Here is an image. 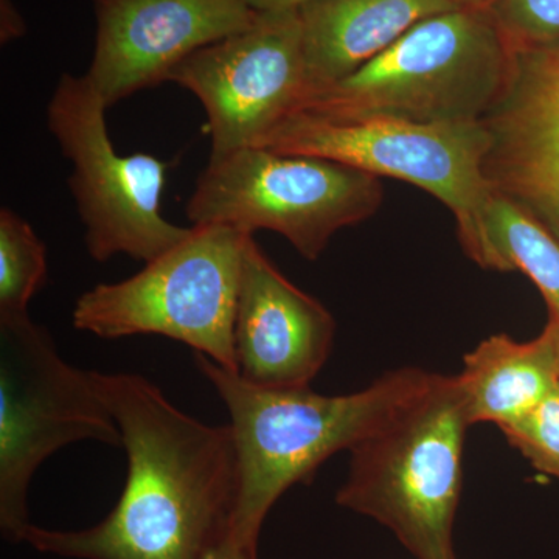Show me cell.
<instances>
[{"instance_id": "6da1fadb", "label": "cell", "mask_w": 559, "mask_h": 559, "mask_svg": "<svg viewBox=\"0 0 559 559\" xmlns=\"http://www.w3.org/2000/svg\"><path fill=\"white\" fill-rule=\"evenodd\" d=\"M116 419L128 473L117 506L79 532L31 525L22 543L73 559H202L226 538L238 496L229 425L178 409L135 373L91 371Z\"/></svg>"}, {"instance_id": "7a4b0ae2", "label": "cell", "mask_w": 559, "mask_h": 559, "mask_svg": "<svg viewBox=\"0 0 559 559\" xmlns=\"http://www.w3.org/2000/svg\"><path fill=\"white\" fill-rule=\"evenodd\" d=\"M194 364L226 404L238 459V496L227 538L257 554L261 527L275 502L308 481L326 460L352 451L418 400L437 373L390 371L347 395H320L310 385L250 384L194 353Z\"/></svg>"}, {"instance_id": "3957f363", "label": "cell", "mask_w": 559, "mask_h": 559, "mask_svg": "<svg viewBox=\"0 0 559 559\" xmlns=\"http://www.w3.org/2000/svg\"><path fill=\"white\" fill-rule=\"evenodd\" d=\"M513 49L484 7L419 22L347 79L311 92L297 112L331 123H479L509 80Z\"/></svg>"}, {"instance_id": "277c9868", "label": "cell", "mask_w": 559, "mask_h": 559, "mask_svg": "<svg viewBox=\"0 0 559 559\" xmlns=\"http://www.w3.org/2000/svg\"><path fill=\"white\" fill-rule=\"evenodd\" d=\"M471 428L457 374L436 381L349 451L344 509L388 527L415 559H457L454 522Z\"/></svg>"}, {"instance_id": "5b68a950", "label": "cell", "mask_w": 559, "mask_h": 559, "mask_svg": "<svg viewBox=\"0 0 559 559\" xmlns=\"http://www.w3.org/2000/svg\"><path fill=\"white\" fill-rule=\"evenodd\" d=\"M250 235L226 224L191 226L138 274L81 294L73 326L100 340L168 337L237 371L235 318Z\"/></svg>"}, {"instance_id": "8992f818", "label": "cell", "mask_w": 559, "mask_h": 559, "mask_svg": "<svg viewBox=\"0 0 559 559\" xmlns=\"http://www.w3.org/2000/svg\"><path fill=\"white\" fill-rule=\"evenodd\" d=\"M382 201L378 176L325 157L246 146L210 157L186 213L193 226L275 231L316 261L337 231L369 219Z\"/></svg>"}, {"instance_id": "52a82bcc", "label": "cell", "mask_w": 559, "mask_h": 559, "mask_svg": "<svg viewBox=\"0 0 559 559\" xmlns=\"http://www.w3.org/2000/svg\"><path fill=\"white\" fill-rule=\"evenodd\" d=\"M121 448L116 419L91 371L62 358L31 316L0 319V528L22 543L31 527L28 489L39 466L69 444Z\"/></svg>"}, {"instance_id": "ba28073f", "label": "cell", "mask_w": 559, "mask_h": 559, "mask_svg": "<svg viewBox=\"0 0 559 559\" xmlns=\"http://www.w3.org/2000/svg\"><path fill=\"white\" fill-rule=\"evenodd\" d=\"M108 105L90 76L64 73L47 106V127L72 162L69 189L98 263L116 255L148 261L178 245L190 227L162 216L168 165L150 154L120 156L106 124Z\"/></svg>"}, {"instance_id": "9c48e42d", "label": "cell", "mask_w": 559, "mask_h": 559, "mask_svg": "<svg viewBox=\"0 0 559 559\" xmlns=\"http://www.w3.org/2000/svg\"><path fill=\"white\" fill-rule=\"evenodd\" d=\"M259 146L282 154L325 157L432 194L454 216L471 260L480 242L481 215L491 197L484 176V124H426L395 120L331 123L305 112L286 117Z\"/></svg>"}, {"instance_id": "30bf717a", "label": "cell", "mask_w": 559, "mask_h": 559, "mask_svg": "<svg viewBox=\"0 0 559 559\" xmlns=\"http://www.w3.org/2000/svg\"><path fill=\"white\" fill-rule=\"evenodd\" d=\"M167 81L204 106L210 157L259 146L307 94L299 10L257 11L248 28L194 51Z\"/></svg>"}, {"instance_id": "8fae6325", "label": "cell", "mask_w": 559, "mask_h": 559, "mask_svg": "<svg viewBox=\"0 0 559 559\" xmlns=\"http://www.w3.org/2000/svg\"><path fill=\"white\" fill-rule=\"evenodd\" d=\"M97 36L86 75L108 108L165 83L191 53L248 28L245 0H92Z\"/></svg>"}, {"instance_id": "7c38bea8", "label": "cell", "mask_w": 559, "mask_h": 559, "mask_svg": "<svg viewBox=\"0 0 559 559\" xmlns=\"http://www.w3.org/2000/svg\"><path fill=\"white\" fill-rule=\"evenodd\" d=\"M480 123L489 189L559 241V46L513 50L506 87Z\"/></svg>"}, {"instance_id": "4fadbf2b", "label": "cell", "mask_w": 559, "mask_h": 559, "mask_svg": "<svg viewBox=\"0 0 559 559\" xmlns=\"http://www.w3.org/2000/svg\"><path fill=\"white\" fill-rule=\"evenodd\" d=\"M334 334L333 314L289 282L250 235L235 318L242 380L260 388H307L329 360Z\"/></svg>"}, {"instance_id": "5bb4252c", "label": "cell", "mask_w": 559, "mask_h": 559, "mask_svg": "<svg viewBox=\"0 0 559 559\" xmlns=\"http://www.w3.org/2000/svg\"><path fill=\"white\" fill-rule=\"evenodd\" d=\"M463 0H310L299 9L307 97L347 79L428 17Z\"/></svg>"}, {"instance_id": "9a60e30c", "label": "cell", "mask_w": 559, "mask_h": 559, "mask_svg": "<svg viewBox=\"0 0 559 559\" xmlns=\"http://www.w3.org/2000/svg\"><path fill=\"white\" fill-rule=\"evenodd\" d=\"M457 380L471 426L513 425L558 385L557 331L549 323L528 342L511 340L509 334L489 336L465 356Z\"/></svg>"}, {"instance_id": "2e32d148", "label": "cell", "mask_w": 559, "mask_h": 559, "mask_svg": "<svg viewBox=\"0 0 559 559\" xmlns=\"http://www.w3.org/2000/svg\"><path fill=\"white\" fill-rule=\"evenodd\" d=\"M473 261L484 270L527 275L549 305L559 340V241L546 227L491 190Z\"/></svg>"}, {"instance_id": "e0dca14e", "label": "cell", "mask_w": 559, "mask_h": 559, "mask_svg": "<svg viewBox=\"0 0 559 559\" xmlns=\"http://www.w3.org/2000/svg\"><path fill=\"white\" fill-rule=\"evenodd\" d=\"M47 277V248L31 224L0 210V319L31 316L28 305Z\"/></svg>"}, {"instance_id": "ac0fdd59", "label": "cell", "mask_w": 559, "mask_h": 559, "mask_svg": "<svg viewBox=\"0 0 559 559\" xmlns=\"http://www.w3.org/2000/svg\"><path fill=\"white\" fill-rule=\"evenodd\" d=\"M484 9L513 50L559 46V0H491Z\"/></svg>"}, {"instance_id": "d6986e66", "label": "cell", "mask_w": 559, "mask_h": 559, "mask_svg": "<svg viewBox=\"0 0 559 559\" xmlns=\"http://www.w3.org/2000/svg\"><path fill=\"white\" fill-rule=\"evenodd\" d=\"M500 430L536 469L559 480V382L535 409Z\"/></svg>"}, {"instance_id": "ffe728a7", "label": "cell", "mask_w": 559, "mask_h": 559, "mask_svg": "<svg viewBox=\"0 0 559 559\" xmlns=\"http://www.w3.org/2000/svg\"><path fill=\"white\" fill-rule=\"evenodd\" d=\"M2 21H0V36L2 43H10V40L21 38L25 33V22L17 13L16 7L13 5L11 0H2Z\"/></svg>"}, {"instance_id": "44dd1931", "label": "cell", "mask_w": 559, "mask_h": 559, "mask_svg": "<svg viewBox=\"0 0 559 559\" xmlns=\"http://www.w3.org/2000/svg\"><path fill=\"white\" fill-rule=\"evenodd\" d=\"M202 559H257V554L242 549L226 536L216 546H213Z\"/></svg>"}, {"instance_id": "7402d4cb", "label": "cell", "mask_w": 559, "mask_h": 559, "mask_svg": "<svg viewBox=\"0 0 559 559\" xmlns=\"http://www.w3.org/2000/svg\"><path fill=\"white\" fill-rule=\"evenodd\" d=\"M250 9L255 11L299 10L310 0H245Z\"/></svg>"}, {"instance_id": "603a6c76", "label": "cell", "mask_w": 559, "mask_h": 559, "mask_svg": "<svg viewBox=\"0 0 559 559\" xmlns=\"http://www.w3.org/2000/svg\"><path fill=\"white\" fill-rule=\"evenodd\" d=\"M463 2L471 7H485L488 2H491V0H463Z\"/></svg>"}]
</instances>
